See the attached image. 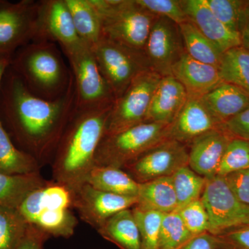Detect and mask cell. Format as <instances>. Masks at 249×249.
I'll list each match as a JSON object with an SVG mask.
<instances>
[{"mask_svg": "<svg viewBox=\"0 0 249 249\" xmlns=\"http://www.w3.org/2000/svg\"><path fill=\"white\" fill-rule=\"evenodd\" d=\"M249 168V142L232 138L228 145L217 175L225 177L229 174Z\"/></svg>", "mask_w": 249, "mask_h": 249, "instance_id": "cell-34", "label": "cell"}, {"mask_svg": "<svg viewBox=\"0 0 249 249\" xmlns=\"http://www.w3.org/2000/svg\"><path fill=\"white\" fill-rule=\"evenodd\" d=\"M73 209L80 219L97 230L111 216L137 204V196H119L99 191L88 183L71 190Z\"/></svg>", "mask_w": 249, "mask_h": 249, "instance_id": "cell-14", "label": "cell"}, {"mask_svg": "<svg viewBox=\"0 0 249 249\" xmlns=\"http://www.w3.org/2000/svg\"><path fill=\"white\" fill-rule=\"evenodd\" d=\"M28 226L18 209L0 206V249H16Z\"/></svg>", "mask_w": 249, "mask_h": 249, "instance_id": "cell-31", "label": "cell"}, {"mask_svg": "<svg viewBox=\"0 0 249 249\" xmlns=\"http://www.w3.org/2000/svg\"><path fill=\"white\" fill-rule=\"evenodd\" d=\"M201 200L209 215L211 235H221L249 224V206L237 199L224 177L206 178Z\"/></svg>", "mask_w": 249, "mask_h": 249, "instance_id": "cell-10", "label": "cell"}, {"mask_svg": "<svg viewBox=\"0 0 249 249\" xmlns=\"http://www.w3.org/2000/svg\"><path fill=\"white\" fill-rule=\"evenodd\" d=\"M169 124L145 122L122 132L105 136L94 157V165L123 169L167 139Z\"/></svg>", "mask_w": 249, "mask_h": 249, "instance_id": "cell-6", "label": "cell"}, {"mask_svg": "<svg viewBox=\"0 0 249 249\" xmlns=\"http://www.w3.org/2000/svg\"><path fill=\"white\" fill-rule=\"evenodd\" d=\"M232 139L220 126L195 139L188 146V166L205 178L215 176Z\"/></svg>", "mask_w": 249, "mask_h": 249, "instance_id": "cell-16", "label": "cell"}, {"mask_svg": "<svg viewBox=\"0 0 249 249\" xmlns=\"http://www.w3.org/2000/svg\"><path fill=\"white\" fill-rule=\"evenodd\" d=\"M39 4L34 0H0V58L11 59L18 49L35 40Z\"/></svg>", "mask_w": 249, "mask_h": 249, "instance_id": "cell-11", "label": "cell"}, {"mask_svg": "<svg viewBox=\"0 0 249 249\" xmlns=\"http://www.w3.org/2000/svg\"><path fill=\"white\" fill-rule=\"evenodd\" d=\"M178 211L163 214L159 249H178L193 238Z\"/></svg>", "mask_w": 249, "mask_h": 249, "instance_id": "cell-32", "label": "cell"}, {"mask_svg": "<svg viewBox=\"0 0 249 249\" xmlns=\"http://www.w3.org/2000/svg\"><path fill=\"white\" fill-rule=\"evenodd\" d=\"M77 109L54 154L53 181L73 190L85 182L94 166V157L106 132L111 108Z\"/></svg>", "mask_w": 249, "mask_h": 249, "instance_id": "cell-2", "label": "cell"}, {"mask_svg": "<svg viewBox=\"0 0 249 249\" xmlns=\"http://www.w3.org/2000/svg\"><path fill=\"white\" fill-rule=\"evenodd\" d=\"M186 53L194 60L219 68L224 53L189 20L178 24Z\"/></svg>", "mask_w": 249, "mask_h": 249, "instance_id": "cell-28", "label": "cell"}, {"mask_svg": "<svg viewBox=\"0 0 249 249\" xmlns=\"http://www.w3.org/2000/svg\"><path fill=\"white\" fill-rule=\"evenodd\" d=\"M80 40L90 47L102 37L101 18L91 0H65Z\"/></svg>", "mask_w": 249, "mask_h": 249, "instance_id": "cell-27", "label": "cell"}, {"mask_svg": "<svg viewBox=\"0 0 249 249\" xmlns=\"http://www.w3.org/2000/svg\"><path fill=\"white\" fill-rule=\"evenodd\" d=\"M137 3L158 17H164L177 24L188 21L181 0H137Z\"/></svg>", "mask_w": 249, "mask_h": 249, "instance_id": "cell-37", "label": "cell"}, {"mask_svg": "<svg viewBox=\"0 0 249 249\" xmlns=\"http://www.w3.org/2000/svg\"><path fill=\"white\" fill-rule=\"evenodd\" d=\"M48 182L40 173L24 175L0 173V206L18 209L28 195Z\"/></svg>", "mask_w": 249, "mask_h": 249, "instance_id": "cell-26", "label": "cell"}, {"mask_svg": "<svg viewBox=\"0 0 249 249\" xmlns=\"http://www.w3.org/2000/svg\"><path fill=\"white\" fill-rule=\"evenodd\" d=\"M10 67L31 93L54 101L65 94L72 81L58 45L49 41H33L18 49Z\"/></svg>", "mask_w": 249, "mask_h": 249, "instance_id": "cell-3", "label": "cell"}, {"mask_svg": "<svg viewBox=\"0 0 249 249\" xmlns=\"http://www.w3.org/2000/svg\"><path fill=\"white\" fill-rule=\"evenodd\" d=\"M137 199L138 202L136 206L144 210L166 214L178 209V200L170 177L139 183Z\"/></svg>", "mask_w": 249, "mask_h": 249, "instance_id": "cell-23", "label": "cell"}, {"mask_svg": "<svg viewBox=\"0 0 249 249\" xmlns=\"http://www.w3.org/2000/svg\"><path fill=\"white\" fill-rule=\"evenodd\" d=\"M91 1L101 18L103 38L130 49L143 51L158 16L142 8L137 0Z\"/></svg>", "mask_w": 249, "mask_h": 249, "instance_id": "cell-5", "label": "cell"}, {"mask_svg": "<svg viewBox=\"0 0 249 249\" xmlns=\"http://www.w3.org/2000/svg\"><path fill=\"white\" fill-rule=\"evenodd\" d=\"M221 126L232 138L244 139L249 142V107L226 121Z\"/></svg>", "mask_w": 249, "mask_h": 249, "instance_id": "cell-40", "label": "cell"}, {"mask_svg": "<svg viewBox=\"0 0 249 249\" xmlns=\"http://www.w3.org/2000/svg\"><path fill=\"white\" fill-rule=\"evenodd\" d=\"M177 211L192 235L197 236L209 232V215L201 198Z\"/></svg>", "mask_w": 249, "mask_h": 249, "instance_id": "cell-36", "label": "cell"}, {"mask_svg": "<svg viewBox=\"0 0 249 249\" xmlns=\"http://www.w3.org/2000/svg\"><path fill=\"white\" fill-rule=\"evenodd\" d=\"M50 236L34 226L29 224L27 232L16 249H44Z\"/></svg>", "mask_w": 249, "mask_h": 249, "instance_id": "cell-41", "label": "cell"}, {"mask_svg": "<svg viewBox=\"0 0 249 249\" xmlns=\"http://www.w3.org/2000/svg\"><path fill=\"white\" fill-rule=\"evenodd\" d=\"M189 97L201 98L222 83L219 68L197 61L185 52L172 71Z\"/></svg>", "mask_w": 249, "mask_h": 249, "instance_id": "cell-19", "label": "cell"}, {"mask_svg": "<svg viewBox=\"0 0 249 249\" xmlns=\"http://www.w3.org/2000/svg\"><path fill=\"white\" fill-rule=\"evenodd\" d=\"M18 209L28 224L50 237L69 238L78 224L71 190L53 180L31 192Z\"/></svg>", "mask_w": 249, "mask_h": 249, "instance_id": "cell-4", "label": "cell"}, {"mask_svg": "<svg viewBox=\"0 0 249 249\" xmlns=\"http://www.w3.org/2000/svg\"><path fill=\"white\" fill-rule=\"evenodd\" d=\"M188 165V147L165 139L137 160L124 166V170L137 183L171 177L181 167Z\"/></svg>", "mask_w": 249, "mask_h": 249, "instance_id": "cell-12", "label": "cell"}, {"mask_svg": "<svg viewBox=\"0 0 249 249\" xmlns=\"http://www.w3.org/2000/svg\"><path fill=\"white\" fill-rule=\"evenodd\" d=\"M76 107L73 77L64 96L49 101L31 93L10 65L5 72L0 88V121L19 149L32 155L42 167L52 163Z\"/></svg>", "mask_w": 249, "mask_h": 249, "instance_id": "cell-1", "label": "cell"}, {"mask_svg": "<svg viewBox=\"0 0 249 249\" xmlns=\"http://www.w3.org/2000/svg\"><path fill=\"white\" fill-rule=\"evenodd\" d=\"M170 178L178 200V209L200 199L206 186V178L196 173L188 165L180 168Z\"/></svg>", "mask_w": 249, "mask_h": 249, "instance_id": "cell-30", "label": "cell"}, {"mask_svg": "<svg viewBox=\"0 0 249 249\" xmlns=\"http://www.w3.org/2000/svg\"><path fill=\"white\" fill-rule=\"evenodd\" d=\"M222 82L238 87L249 94V51L240 47L223 54L219 67Z\"/></svg>", "mask_w": 249, "mask_h": 249, "instance_id": "cell-29", "label": "cell"}, {"mask_svg": "<svg viewBox=\"0 0 249 249\" xmlns=\"http://www.w3.org/2000/svg\"><path fill=\"white\" fill-rule=\"evenodd\" d=\"M216 18L227 28L239 33L246 1L239 0H204ZM240 34V33H239Z\"/></svg>", "mask_w": 249, "mask_h": 249, "instance_id": "cell-35", "label": "cell"}, {"mask_svg": "<svg viewBox=\"0 0 249 249\" xmlns=\"http://www.w3.org/2000/svg\"><path fill=\"white\" fill-rule=\"evenodd\" d=\"M216 237L217 249H249V224Z\"/></svg>", "mask_w": 249, "mask_h": 249, "instance_id": "cell-38", "label": "cell"}, {"mask_svg": "<svg viewBox=\"0 0 249 249\" xmlns=\"http://www.w3.org/2000/svg\"><path fill=\"white\" fill-rule=\"evenodd\" d=\"M201 98L189 97L178 116L168 125L167 139L189 146L201 135L220 127Z\"/></svg>", "mask_w": 249, "mask_h": 249, "instance_id": "cell-17", "label": "cell"}, {"mask_svg": "<svg viewBox=\"0 0 249 249\" xmlns=\"http://www.w3.org/2000/svg\"><path fill=\"white\" fill-rule=\"evenodd\" d=\"M85 183L99 191L124 196H137L139 183L121 168L94 165Z\"/></svg>", "mask_w": 249, "mask_h": 249, "instance_id": "cell-24", "label": "cell"}, {"mask_svg": "<svg viewBox=\"0 0 249 249\" xmlns=\"http://www.w3.org/2000/svg\"><path fill=\"white\" fill-rule=\"evenodd\" d=\"M42 40L57 44L62 51L81 42L65 0L40 1L37 33L34 41Z\"/></svg>", "mask_w": 249, "mask_h": 249, "instance_id": "cell-15", "label": "cell"}, {"mask_svg": "<svg viewBox=\"0 0 249 249\" xmlns=\"http://www.w3.org/2000/svg\"><path fill=\"white\" fill-rule=\"evenodd\" d=\"M96 231L120 249H142L140 233L132 209L111 216Z\"/></svg>", "mask_w": 249, "mask_h": 249, "instance_id": "cell-22", "label": "cell"}, {"mask_svg": "<svg viewBox=\"0 0 249 249\" xmlns=\"http://www.w3.org/2000/svg\"><path fill=\"white\" fill-rule=\"evenodd\" d=\"M132 210L140 233L142 249H159L160 226L164 214L137 206Z\"/></svg>", "mask_w": 249, "mask_h": 249, "instance_id": "cell-33", "label": "cell"}, {"mask_svg": "<svg viewBox=\"0 0 249 249\" xmlns=\"http://www.w3.org/2000/svg\"><path fill=\"white\" fill-rule=\"evenodd\" d=\"M160 78V75L149 70L131 83L111 108L104 137L147 122L152 96Z\"/></svg>", "mask_w": 249, "mask_h": 249, "instance_id": "cell-9", "label": "cell"}, {"mask_svg": "<svg viewBox=\"0 0 249 249\" xmlns=\"http://www.w3.org/2000/svg\"><path fill=\"white\" fill-rule=\"evenodd\" d=\"M184 87L173 76L161 77L156 88L147 122L170 124L188 99Z\"/></svg>", "mask_w": 249, "mask_h": 249, "instance_id": "cell-20", "label": "cell"}, {"mask_svg": "<svg viewBox=\"0 0 249 249\" xmlns=\"http://www.w3.org/2000/svg\"><path fill=\"white\" fill-rule=\"evenodd\" d=\"M181 4L188 20L223 53L242 45L240 34L222 24L204 0H181Z\"/></svg>", "mask_w": 249, "mask_h": 249, "instance_id": "cell-18", "label": "cell"}, {"mask_svg": "<svg viewBox=\"0 0 249 249\" xmlns=\"http://www.w3.org/2000/svg\"><path fill=\"white\" fill-rule=\"evenodd\" d=\"M91 49L100 71L116 99L139 75L150 70L142 51L129 48L103 37Z\"/></svg>", "mask_w": 249, "mask_h": 249, "instance_id": "cell-8", "label": "cell"}, {"mask_svg": "<svg viewBox=\"0 0 249 249\" xmlns=\"http://www.w3.org/2000/svg\"><path fill=\"white\" fill-rule=\"evenodd\" d=\"M178 249H217V237L209 232L195 236Z\"/></svg>", "mask_w": 249, "mask_h": 249, "instance_id": "cell-42", "label": "cell"}, {"mask_svg": "<svg viewBox=\"0 0 249 249\" xmlns=\"http://www.w3.org/2000/svg\"><path fill=\"white\" fill-rule=\"evenodd\" d=\"M237 199L249 206V168L224 177Z\"/></svg>", "mask_w": 249, "mask_h": 249, "instance_id": "cell-39", "label": "cell"}, {"mask_svg": "<svg viewBox=\"0 0 249 249\" xmlns=\"http://www.w3.org/2000/svg\"><path fill=\"white\" fill-rule=\"evenodd\" d=\"M39 162L27 152L18 148L0 121V173L24 175L40 173Z\"/></svg>", "mask_w": 249, "mask_h": 249, "instance_id": "cell-25", "label": "cell"}, {"mask_svg": "<svg viewBox=\"0 0 249 249\" xmlns=\"http://www.w3.org/2000/svg\"><path fill=\"white\" fill-rule=\"evenodd\" d=\"M247 3L249 4V1H247Z\"/></svg>", "mask_w": 249, "mask_h": 249, "instance_id": "cell-45", "label": "cell"}, {"mask_svg": "<svg viewBox=\"0 0 249 249\" xmlns=\"http://www.w3.org/2000/svg\"><path fill=\"white\" fill-rule=\"evenodd\" d=\"M142 52L150 70L161 77L171 76L175 64L186 52L178 24L157 17Z\"/></svg>", "mask_w": 249, "mask_h": 249, "instance_id": "cell-13", "label": "cell"}, {"mask_svg": "<svg viewBox=\"0 0 249 249\" xmlns=\"http://www.w3.org/2000/svg\"><path fill=\"white\" fill-rule=\"evenodd\" d=\"M201 99L221 125L249 107V93L235 85L224 82Z\"/></svg>", "mask_w": 249, "mask_h": 249, "instance_id": "cell-21", "label": "cell"}, {"mask_svg": "<svg viewBox=\"0 0 249 249\" xmlns=\"http://www.w3.org/2000/svg\"><path fill=\"white\" fill-rule=\"evenodd\" d=\"M70 63L76 91L77 109L111 107L116 98L100 71L89 45L83 41L62 51Z\"/></svg>", "mask_w": 249, "mask_h": 249, "instance_id": "cell-7", "label": "cell"}, {"mask_svg": "<svg viewBox=\"0 0 249 249\" xmlns=\"http://www.w3.org/2000/svg\"><path fill=\"white\" fill-rule=\"evenodd\" d=\"M10 63H11V59L0 58V88H1L3 77L8 67H9Z\"/></svg>", "mask_w": 249, "mask_h": 249, "instance_id": "cell-44", "label": "cell"}, {"mask_svg": "<svg viewBox=\"0 0 249 249\" xmlns=\"http://www.w3.org/2000/svg\"><path fill=\"white\" fill-rule=\"evenodd\" d=\"M242 47L249 51V4L246 1V6L242 13L240 31Z\"/></svg>", "mask_w": 249, "mask_h": 249, "instance_id": "cell-43", "label": "cell"}]
</instances>
